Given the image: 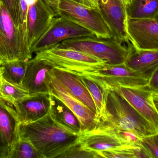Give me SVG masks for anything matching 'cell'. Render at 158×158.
Here are the masks:
<instances>
[{
  "label": "cell",
  "instance_id": "31",
  "mask_svg": "<svg viewBox=\"0 0 158 158\" xmlns=\"http://www.w3.org/2000/svg\"><path fill=\"white\" fill-rule=\"evenodd\" d=\"M146 87L154 93L158 94V67L150 77Z\"/></svg>",
  "mask_w": 158,
  "mask_h": 158
},
{
  "label": "cell",
  "instance_id": "16",
  "mask_svg": "<svg viewBox=\"0 0 158 158\" xmlns=\"http://www.w3.org/2000/svg\"><path fill=\"white\" fill-rule=\"evenodd\" d=\"M127 45L129 53L124 64L149 80L158 67V50L138 49L131 42Z\"/></svg>",
  "mask_w": 158,
  "mask_h": 158
},
{
  "label": "cell",
  "instance_id": "2",
  "mask_svg": "<svg viewBox=\"0 0 158 158\" xmlns=\"http://www.w3.org/2000/svg\"><path fill=\"white\" fill-rule=\"evenodd\" d=\"M103 91V108L96 118V127L117 128L131 132L140 138L158 132L155 127L141 116L116 89Z\"/></svg>",
  "mask_w": 158,
  "mask_h": 158
},
{
  "label": "cell",
  "instance_id": "12",
  "mask_svg": "<svg viewBox=\"0 0 158 158\" xmlns=\"http://www.w3.org/2000/svg\"><path fill=\"white\" fill-rule=\"evenodd\" d=\"M116 90L131 105L158 131V113L153 102V93L146 86L125 87L120 86Z\"/></svg>",
  "mask_w": 158,
  "mask_h": 158
},
{
  "label": "cell",
  "instance_id": "27",
  "mask_svg": "<svg viewBox=\"0 0 158 158\" xmlns=\"http://www.w3.org/2000/svg\"><path fill=\"white\" fill-rule=\"evenodd\" d=\"M20 1L21 0H1L17 27H19L21 23Z\"/></svg>",
  "mask_w": 158,
  "mask_h": 158
},
{
  "label": "cell",
  "instance_id": "39",
  "mask_svg": "<svg viewBox=\"0 0 158 158\" xmlns=\"http://www.w3.org/2000/svg\"><path fill=\"white\" fill-rule=\"evenodd\" d=\"M131 0H122L123 2L124 3V4L126 6H127L129 3H130V2H131Z\"/></svg>",
  "mask_w": 158,
  "mask_h": 158
},
{
  "label": "cell",
  "instance_id": "41",
  "mask_svg": "<svg viewBox=\"0 0 158 158\" xmlns=\"http://www.w3.org/2000/svg\"><path fill=\"white\" fill-rule=\"evenodd\" d=\"M154 94H155V95L156 96H157V97H158V94H156V93H154Z\"/></svg>",
  "mask_w": 158,
  "mask_h": 158
},
{
  "label": "cell",
  "instance_id": "37",
  "mask_svg": "<svg viewBox=\"0 0 158 158\" xmlns=\"http://www.w3.org/2000/svg\"><path fill=\"white\" fill-rule=\"evenodd\" d=\"M2 66L0 65V88L2 86Z\"/></svg>",
  "mask_w": 158,
  "mask_h": 158
},
{
  "label": "cell",
  "instance_id": "1",
  "mask_svg": "<svg viewBox=\"0 0 158 158\" xmlns=\"http://www.w3.org/2000/svg\"><path fill=\"white\" fill-rule=\"evenodd\" d=\"M20 138L29 141L44 158H59L79 142L80 135L56 122L51 112L34 122L20 123Z\"/></svg>",
  "mask_w": 158,
  "mask_h": 158
},
{
  "label": "cell",
  "instance_id": "26",
  "mask_svg": "<svg viewBox=\"0 0 158 158\" xmlns=\"http://www.w3.org/2000/svg\"><path fill=\"white\" fill-rule=\"evenodd\" d=\"M102 158L100 154L84 148L78 142L70 147L59 158Z\"/></svg>",
  "mask_w": 158,
  "mask_h": 158
},
{
  "label": "cell",
  "instance_id": "13",
  "mask_svg": "<svg viewBox=\"0 0 158 158\" xmlns=\"http://www.w3.org/2000/svg\"><path fill=\"white\" fill-rule=\"evenodd\" d=\"M55 17L52 11L42 0L29 6L28 39L31 51L48 30Z\"/></svg>",
  "mask_w": 158,
  "mask_h": 158
},
{
  "label": "cell",
  "instance_id": "38",
  "mask_svg": "<svg viewBox=\"0 0 158 158\" xmlns=\"http://www.w3.org/2000/svg\"><path fill=\"white\" fill-rule=\"evenodd\" d=\"M72 1H75V2H78L79 3L83 5L86 6V3H85V0H72Z\"/></svg>",
  "mask_w": 158,
  "mask_h": 158
},
{
  "label": "cell",
  "instance_id": "11",
  "mask_svg": "<svg viewBox=\"0 0 158 158\" xmlns=\"http://www.w3.org/2000/svg\"><path fill=\"white\" fill-rule=\"evenodd\" d=\"M129 40L134 47L141 50H158V20L127 19Z\"/></svg>",
  "mask_w": 158,
  "mask_h": 158
},
{
  "label": "cell",
  "instance_id": "6",
  "mask_svg": "<svg viewBox=\"0 0 158 158\" xmlns=\"http://www.w3.org/2000/svg\"><path fill=\"white\" fill-rule=\"evenodd\" d=\"M82 75L94 81L103 90L115 89L120 86L145 87L149 81L148 79L131 69L124 63L117 65L106 64L99 68L85 72Z\"/></svg>",
  "mask_w": 158,
  "mask_h": 158
},
{
  "label": "cell",
  "instance_id": "3",
  "mask_svg": "<svg viewBox=\"0 0 158 158\" xmlns=\"http://www.w3.org/2000/svg\"><path fill=\"white\" fill-rule=\"evenodd\" d=\"M123 44L113 38L94 36L69 39L60 43L59 45L91 55L108 65H117L124 64L129 53L128 46Z\"/></svg>",
  "mask_w": 158,
  "mask_h": 158
},
{
  "label": "cell",
  "instance_id": "32",
  "mask_svg": "<svg viewBox=\"0 0 158 158\" xmlns=\"http://www.w3.org/2000/svg\"><path fill=\"white\" fill-rule=\"evenodd\" d=\"M135 158H152L146 148L142 144L139 146L133 147Z\"/></svg>",
  "mask_w": 158,
  "mask_h": 158
},
{
  "label": "cell",
  "instance_id": "21",
  "mask_svg": "<svg viewBox=\"0 0 158 158\" xmlns=\"http://www.w3.org/2000/svg\"><path fill=\"white\" fill-rule=\"evenodd\" d=\"M128 18L156 19L158 17V0H131L126 6Z\"/></svg>",
  "mask_w": 158,
  "mask_h": 158
},
{
  "label": "cell",
  "instance_id": "22",
  "mask_svg": "<svg viewBox=\"0 0 158 158\" xmlns=\"http://www.w3.org/2000/svg\"><path fill=\"white\" fill-rule=\"evenodd\" d=\"M27 62L20 60L5 62L2 65V79L12 84L22 86V82L27 69Z\"/></svg>",
  "mask_w": 158,
  "mask_h": 158
},
{
  "label": "cell",
  "instance_id": "28",
  "mask_svg": "<svg viewBox=\"0 0 158 158\" xmlns=\"http://www.w3.org/2000/svg\"><path fill=\"white\" fill-rule=\"evenodd\" d=\"M102 158H135L133 147L123 146L100 152Z\"/></svg>",
  "mask_w": 158,
  "mask_h": 158
},
{
  "label": "cell",
  "instance_id": "18",
  "mask_svg": "<svg viewBox=\"0 0 158 158\" xmlns=\"http://www.w3.org/2000/svg\"><path fill=\"white\" fill-rule=\"evenodd\" d=\"M79 142L84 148L99 154L102 151L123 146L115 135L96 129L81 133Z\"/></svg>",
  "mask_w": 158,
  "mask_h": 158
},
{
  "label": "cell",
  "instance_id": "4",
  "mask_svg": "<svg viewBox=\"0 0 158 158\" xmlns=\"http://www.w3.org/2000/svg\"><path fill=\"white\" fill-rule=\"evenodd\" d=\"M34 58L44 60L55 68L79 75L95 70L106 64L91 55L61 47L59 44L36 53Z\"/></svg>",
  "mask_w": 158,
  "mask_h": 158
},
{
  "label": "cell",
  "instance_id": "34",
  "mask_svg": "<svg viewBox=\"0 0 158 158\" xmlns=\"http://www.w3.org/2000/svg\"><path fill=\"white\" fill-rule=\"evenodd\" d=\"M86 6L99 10V0H85Z\"/></svg>",
  "mask_w": 158,
  "mask_h": 158
},
{
  "label": "cell",
  "instance_id": "20",
  "mask_svg": "<svg viewBox=\"0 0 158 158\" xmlns=\"http://www.w3.org/2000/svg\"><path fill=\"white\" fill-rule=\"evenodd\" d=\"M50 112L54 119L59 124L81 134V123L77 117L62 101L52 94Z\"/></svg>",
  "mask_w": 158,
  "mask_h": 158
},
{
  "label": "cell",
  "instance_id": "42",
  "mask_svg": "<svg viewBox=\"0 0 158 158\" xmlns=\"http://www.w3.org/2000/svg\"><path fill=\"white\" fill-rule=\"evenodd\" d=\"M1 0H0V2H1Z\"/></svg>",
  "mask_w": 158,
  "mask_h": 158
},
{
  "label": "cell",
  "instance_id": "15",
  "mask_svg": "<svg viewBox=\"0 0 158 158\" xmlns=\"http://www.w3.org/2000/svg\"><path fill=\"white\" fill-rule=\"evenodd\" d=\"M54 68L44 60L35 58L27 61L22 85L29 95L50 93L48 84Z\"/></svg>",
  "mask_w": 158,
  "mask_h": 158
},
{
  "label": "cell",
  "instance_id": "24",
  "mask_svg": "<svg viewBox=\"0 0 158 158\" xmlns=\"http://www.w3.org/2000/svg\"><path fill=\"white\" fill-rule=\"evenodd\" d=\"M28 95L27 90L23 86L12 84L3 79L0 88V97L9 105L13 106L15 101Z\"/></svg>",
  "mask_w": 158,
  "mask_h": 158
},
{
  "label": "cell",
  "instance_id": "19",
  "mask_svg": "<svg viewBox=\"0 0 158 158\" xmlns=\"http://www.w3.org/2000/svg\"><path fill=\"white\" fill-rule=\"evenodd\" d=\"M20 123L14 106L0 97V130L11 147L19 139Z\"/></svg>",
  "mask_w": 158,
  "mask_h": 158
},
{
  "label": "cell",
  "instance_id": "30",
  "mask_svg": "<svg viewBox=\"0 0 158 158\" xmlns=\"http://www.w3.org/2000/svg\"><path fill=\"white\" fill-rule=\"evenodd\" d=\"M10 151L11 147L0 130V158H8Z\"/></svg>",
  "mask_w": 158,
  "mask_h": 158
},
{
  "label": "cell",
  "instance_id": "14",
  "mask_svg": "<svg viewBox=\"0 0 158 158\" xmlns=\"http://www.w3.org/2000/svg\"><path fill=\"white\" fill-rule=\"evenodd\" d=\"M20 123L34 122L47 115L51 109V93L29 95L13 104Z\"/></svg>",
  "mask_w": 158,
  "mask_h": 158
},
{
  "label": "cell",
  "instance_id": "8",
  "mask_svg": "<svg viewBox=\"0 0 158 158\" xmlns=\"http://www.w3.org/2000/svg\"><path fill=\"white\" fill-rule=\"evenodd\" d=\"M94 36V32L82 26L62 17H56L31 52L36 53L69 39Z\"/></svg>",
  "mask_w": 158,
  "mask_h": 158
},
{
  "label": "cell",
  "instance_id": "40",
  "mask_svg": "<svg viewBox=\"0 0 158 158\" xmlns=\"http://www.w3.org/2000/svg\"><path fill=\"white\" fill-rule=\"evenodd\" d=\"M5 62V61L4 59L3 58H2V57L0 55V65L2 66V65Z\"/></svg>",
  "mask_w": 158,
  "mask_h": 158
},
{
  "label": "cell",
  "instance_id": "17",
  "mask_svg": "<svg viewBox=\"0 0 158 158\" xmlns=\"http://www.w3.org/2000/svg\"><path fill=\"white\" fill-rule=\"evenodd\" d=\"M52 73L57 81L96 114L94 102L79 75L55 68L53 70Z\"/></svg>",
  "mask_w": 158,
  "mask_h": 158
},
{
  "label": "cell",
  "instance_id": "9",
  "mask_svg": "<svg viewBox=\"0 0 158 158\" xmlns=\"http://www.w3.org/2000/svg\"><path fill=\"white\" fill-rule=\"evenodd\" d=\"M48 86L50 93L62 101L77 117L81 123V133L95 128L96 113L57 81L52 73Z\"/></svg>",
  "mask_w": 158,
  "mask_h": 158
},
{
  "label": "cell",
  "instance_id": "10",
  "mask_svg": "<svg viewBox=\"0 0 158 158\" xmlns=\"http://www.w3.org/2000/svg\"><path fill=\"white\" fill-rule=\"evenodd\" d=\"M99 11L112 38L122 43H131L127 31L126 6L122 0H99Z\"/></svg>",
  "mask_w": 158,
  "mask_h": 158
},
{
  "label": "cell",
  "instance_id": "29",
  "mask_svg": "<svg viewBox=\"0 0 158 158\" xmlns=\"http://www.w3.org/2000/svg\"><path fill=\"white\" fill-rule=\"evenodd\" d=\"M141 141L142 145L146 148L152 158H158V132L143 137Z\"/></svg>",
  "mask_w": 158,
  "mask_h": 158
},
{
  "label": "cell",
  "instance_id": "7",
  "mask_svg": "<svg viewBox=\"0 0 158 158\" xmlns=\"http://www.w3.org/2000/svg\"><path fill=\"white\" fill-rule=\"evenodd\" d=\"M59 16L71 20L94 32L98 38H112L110 29L99 10L72 0H60Z\"/></svg>",
  "mask_w": 158,
  "mask_h": 158
},
{
  "label": "cell",
  "instance_id": "36",
  "mask_svg": "<svg viewBox=\"0 0 158 158\" xmlns=\"http://www.w3.org/2000/svg\"><path fill=\"white\" fill-rule=\"evenodd\" d=\"M39 0H25V2H26V3L27 4L28 6L34 4L35 3L37 2Z\"/></svg>",
  "mask_w": 158,
  "mask_h": 158
},
{
  "label": "cell",
  "instance_id": "5",
  "mask_svg": "<svg viewBox=\"0 0 158 158\" xmlns=\"http://www.w3.org/2000/svg\"><path fill=\"white\" fill-rule=\"evenodd\" d=\"M29 45L15 25L10 14L0 2V55L6 61L27 62L32 58Z\"/></svg>",
  "mask_w": 158,
  "mask_h": 158
},
{
  "label": "cell",
  "instance_id": "35",
  "mask_svg": "<svg viewBox=\"0 0 158 158\" xmlns=\"http://www.w3.org/2000/svg\"><path fill=\"white\" fill-rule=\"evenodd\" d=\"M153 102H154V105H155V107L158 113V97L156 96L155 95V94L153 93Z\"/></svg>",
  "mask_w": 158,
  "mask_h": 158
},
{
  "label": "cell",
  "instance_id": "25",
  "mask_svg": "<svg viewBox=\"0 0 158 158\" xmlns=\"http://www.w3.org/2000/svg\"><path fill=\"white\" fill-rule=\"evenodd\" d=\"M79 77L87 88L94 102L97 109L95 116V118H96L101 113L103 108L104 99L103 90L95 82L86 76L80 75Z\"/></svg>",
  "mask_w": 158,
  "mask_h": 158
},
{
  "label": "cell",
  "instance_id": "33",
  "mask_svg": "<svg viewBox=\"0 0 158 158\" xmlns=\"http://www.w3.org/2000/svg\"><path fill=\"white\" fill-rule=\"evenodd\" d=\"M42 1L52 11L56 17L59 16L58 7H59L60 0H42Z\"/></svg>",
  "mask_w": 158,
  "mask_h": 158
},
{
  "label": "cell",
  "instance_id": "23",
  "mask_svg": "<svg viewBox=\"0 0 158 158\" xmlns=\"http://www.w3.org/2000/svg\"><path fill=\"white\" fill-rule=\"evenodd\" d=\"M8 158H44L27 139L20 138L11 146Z\"/></svg>",
  "mask_w": 158,
  "mask_h": 158
}]
</instances>
